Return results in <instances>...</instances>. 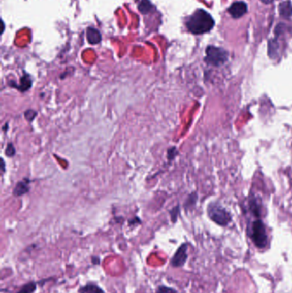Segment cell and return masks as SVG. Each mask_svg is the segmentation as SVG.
Masks as SVG:
<instances>
[{"label": "cell", "instance_id": "cell-16", "mask_svg": "<svg viewBox=\"0 0 292 293\" xmlns=\"http://www.w3.org/2000/svg\"><path fill=\"white\" fill-rule=\"evenodd\" d=\"M16 154V149L12 143H9L6 149V155L8 157L14 156Z\"/></svg>", "mask_w": 292, "mask_h": 293}, {"label": "cell", "instance_id": "cell-13", "mask_svg": "<svg viewBox=\"0 0 292 293\" xmlns=\"http://www.w3.org/2000/svg\"><path fill=\"white\" fill-rule=\"evenodd\" d=\"M151 8H152V5L148 0H142L138 6V10L142 14L148 13V11H150Z\"/></svg>", "mask_w": 292, "mask_h": 293}, {"label": "cell", "instance_id": "cell-8", "mask_svg": "<svg viewBox=\"0 0 292 293\" xmlns=\"http://www.w3.org/2000/svg\"><path fill=\"white\" fill-rule=\"evenodd\" d=\"M87 39L90 44H98L101 41V34L96 28L88 27L87 29Z\"/></svg>", "mask_w": 292, "mask_h": 293}, {"label": "cell", "instance_id": "cell-2", "mask_svg": "<svg viewBox=\"0 0 292 293\" xmlns=\"http://www.w3.org/2000/svg\"><path fill=\"white\" fill-rule=\"evenodd\" d=\"M250 237L257 248L264 249L267 246L268 235L266 233L265 225L261 220H256L253 223Z\"/></svg>", "mask_w": 292, "mask_h": 293}, {"label": "cell", "instance_id": "cell-3", "mask_svg": "<svg viewBox=\"0 0 292 293\" xmlns=\"http://www.w3.org/2000/svg\"><path fill=\"white\" fill-rule=\"evenodd\" d=\"M208 216L213 221L219 225H226L231 221L229 213L218 204H211L208 206Z\"/></svg>", "mask_w": 292, "mask_h": 293}, {"label": "cell", "instance_id": "cell-5", "mask_svg": "<svg viewBox=\"0 0 292 293\" xmlns=\"http://www.w3.org/2000/svg\"><path fill=\"white\" fill-rule=\"evenodd\" d=\"M188 259V244H181L171 259V266L173 268H182L184 266Z\"/></svg>", "mask_w": 292, "mask_h": 293}, {"label": "cell", "instance_id": "cell-4", "mask_svg": "<svg viewBox=\"0 0 292 293\" xmlns=\"http://www.w3.org/2000/svg\"><path fill=\"white\" fill-rule=\"evenodd\" d=\"M206 61L212 66H219L227 60L228 54L224 50L215 47H208L206 51Z\"/></svg>", "mask_w": 292, "mask_h": 293}, {"label": "cell", "instance_id": "cell-15", "mask_svg": "<svg viewBox=\"0 0 292 293\" xmlns=\"http://www.w3.org/2000/svg\"><path fill=\"white\" fill-rule=\"evenodd\" d=\"M36 116H37V113L34 110H27L24 113L25 118L29 122H32L36 118Z\"/></svg>", "mask_w": 292, "mask_h": 293}, {"label": "cell", "instance_id": "cell-1", "mask_svg": "<svg viewBox=\"0 0 292 293\" xmlns=\"http://www.w3.org/2000/svg\"><path fill=\"white\" fill-rule=\"evenodd\" d=\"M214 25V21L210 14L203 10H197L186 20V27L194 35H202L210 31Z\"/></svg>", "mask_w": 292, "mask_h": 293}, {"label": "cell", "instance_id": "cell-17", "mask_svg": "<svg viewBox=\"0 0 292 293\" xmlns=\"http://www.w3.org/2000/svg\"><path fill=\"white\" fill-rule=\"evenodd\" d=\"M178 207L177 208H173L172 209V211L171 212V215H172V221L176 222L177 221V218H178V212L179 211V209H178Z\"/></svg>", "mask_w": 292, "mask_h": 293}, {"label": "cell", "instance_id": "cell-10", "mask_svg": "<svg viewBox=\"0 0 292 293\" xmlns=\"http://www.w3.org/2000/svg\"><path fill=\"white\" fill-rule=\"evenodd\" d=\"M32 87V79L28 75H24L23 77H21L20 80V85L17 86V88L21 92H25L28 90Z\"/></svg>", "mask_w": 292, "mask_h": 293}, {"label": "cell", "instance_id": "cell-14", "mask_svg": "<svg viewBox=\"0 0 292 293\" xmlns=\"http://www.w3.org/2000/svg\"><path fill=\"white\" fill-rule=\"evenodd\" d=\"M155 293H178V291L167 285H160L156 288Z\"/></svg>", "mask_w": 292, "mask_h": 293}, {"label": "cell", "instance_id": "cell-20", "mask_svg": "<svg viewBox=\"0 0 292 293\" xmlns=\"http://www.w3.org/2000/svg\"><path fill=\"white\" fill-rule=\"evenodd\" d=\"M1 163H2L1 168H2V170H3V172H5V171H6V169H5V162H4V159H1Z\"/></svg>", "mask_w": 292, "mask_h": 293}, {"label": "cell", "instance_id": "cell-12", "mask_svg": "<svg viewBox=\"0 0 292 293\" xmlns=\"http://www.w3.org/2000/svg\"><path fill=\"white\" fill-rule=\"evenodd\" d=\"M279 12L282 17H289L292 15V6L289 2H284L279 6Z\"/></svg>", "mask_w": 292, "mask_h": 293}, {"label": "cell", "instance_id": "cell-11", "mask_svg": "<svg viewBox=\"0 0 292 293\" xmlns=\"http://www.w3.org/2000/svg\"><path fill=\"white\" fill-rule=\"evenodd\" d=\"M38 284L39 282L36 281H29L22 285L16 293H35L38 288Z\"/></svg>", "mask_w": 292, "mask_h": 293}, {"label": "cell", "instance_id": "cell-7", "mask_svg": "<svg viewBox=\"0 0 292 293\" xmlns=\"http://www.w3.org/2000/svg\"><path fill=\"white\" fill-rule=\"evenodd\" d=\"M78 293H106V291L95 282H87L80 286Z\"/></svg>", "mask_w": 292, "mask_h": 293}, {"label": "cell", "instance_id": "cell-6", "mask_svg": "<svg viewBox=\"0 0 292 293\" xmlns=\"http://www.w3.org/2000/svg\"><path fill=\"white\" fill-rule=\"evenodd\" d=\"M228 11L232 17L239 18V17H243V15L246 13L247 5L243 2H236V3L232 4Z\"/></svg>", "mask_w": 292, "mask_h": 293}, {"label": "cell", "instance_id": "cell-19", "mask_svg": "<svg viewBox=\"0 0 292 293\" xmlns=\"http://www.w3.org/2000/svg\"><path fill=\"white\" fill-rule=\"evenodd\" d=\"M91 262H92L93 265H100L101 264V258L99 256H92Z\"/></svg>", "mask_w": 292, "mask_h": 293}, {"label": "cell", "instance_id": "cell-9", "mask_svg": "<svg viewBox=\"0 0 292 293\" xmlns=\"http://www.w3.org/2000/svg\"><path fill=\"white\" fill-rule=\"evenodd\" d=\"M29 180L20 181L19 183H17V185H16V188L14 189L13 194L17 197H20V196H22V194H26L27 192L29 191Z\"/></svg>", "mask_w": 292, "mask_h": 293}, {"label": "cell", "instance_id": "cell-18", "mask_svg": "<svg viewBox=\"0 0 292 293\" xmlns=\"http://www.w3.org/2000/svg\"><path fill=\"white\" fill-rule=\"evenodd\" d=\"M177 153H178V152H177L176 148H170L169 150H168V158H169V159H173L177 155Z\"/></svg>", "mask_w": 292, "mask_h": 293}]
</instances>
